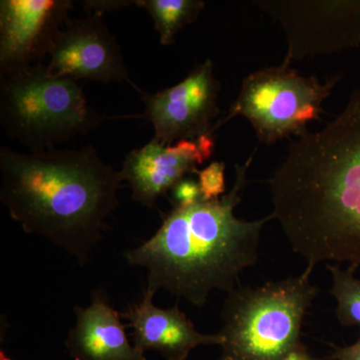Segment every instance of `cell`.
Listing matches in <instances>:
<instances>
[{
	"mask_svg": "<svg viewBox=\"0 0 360 360\" xmlns=\"http://www.w3.org/2000/svg\"><path fill=\"white\" fill-rule=\"evenodd\" d=\"M331 359L335 360H360V340L349 347L333 345Z\"/></svg>",
	"mask_w": 360,
	"mask_h": 360,
	"instance_id": "obj_18",
	"label": "cell"
},
{
	"mask_svg": "<svg viewBox=\"0 0 360 360\" xmlns=\"http://www.w3.org/2000/svg\"><path fill=\"white\" fill-rule=\"evenodd\" d=\"M132 1H85L89 14H98L101 16L103 11H115L118 7L127 6Z\"/></svg>",
	"mask_w": 360,
	"mask_h": 360,
	"instance_id": "obj_19",
	"label": "cell"
},
{
	"mask_svg": "<svg viewBox=\"0 0 360 360\" xmlns=\"http://www.w3.org/2000/svg\"><path fill=\"white\" fill-rule=\"evenodd\" d=\"M172 193L176 205L179 206L193 205L202 198L198 182L186 177L175 184Z\"/></svg>",
	"mask_w": 360,
	"mask_h": 360,
	"instance_id": "obj_17",
	"label": "cell"
},
{
	"mask_svg": "<svg viewBox=\"0 0 360 360\" xmlns=\"http://www.w3.org/2000/svg\"><path fill=\"white\" fill-rule=\"evenodd\" d=\"M72 7L70 0H1V77L32 68L34 61L49 56Z\"/></svg>",
	"mask_w": 360,
	"mask_h": 360,
	"instance_id": "obj_9",
	"label": "cell"
},
{
	"mask_svg": "<svg viewBox=\"0 0 360 360\" xmlns=\"http://www.w3.org/2000/svg\"><path fill=\"white\" fill-rule=\"evenodd\" d=\"M341 77L336 75L321 82L315 77H302L285 61L255 71L245 78L238 98L224 120L215 123L213 132L243 116L262 143L302 136L309 132L307 124L319 120L322 103Z\"/></svg>",
	"mask_w": 360,
	"mask_h": 360,
	"instance_id": "obj_6",
	"label": "cell"
},
{
	"mask_svg": "<svg viewBox=\"0 0 360 360\" xmlns=\"http://www.w3.org/2000/svg\"><path fill=\"white\" fill-rule=\"evenodd\" d=\"M225 165L222 161H213L205 169L198 170V184H200L201 198L205 200H219L224 196L225 188Z\"/></svg>",
	"mask_w": 360,
	"mask_h": 360,
	"instance_id": "obj_16",
	"label": "cell"
},
{
	"mask_svg": "<svg viewBox=\"0 0 360 360\" xmlns=\"http://www.w3.org/2000/svg\"><path fill=\"white\" fill-rule=\"evenodd\" d=\"M153 296L144 290L141 302L122 314L129 322L134 345L139 352L153 350L167 360H186L196 347L221 345L224 338L219 333H200L177 305L170 309L155 307Z\"/></svg>",
	"mask_w": 360,
	"mask_h": 360,
	"instance_id": "obj_12",
	"label": "cell"
},
{
	"mask_svg": "<svg viewBox=\"0 0 360 360\" xmlns=\"http://www.w3.org/2000/svg\"><path fill=\"white\" fill-rule=\"evenodd\" d=\"M0 200L23 231L89 264L120 205L123 176L96 149L18 153L0 148Z\"/></svg>",
	"mask_w": 360,
	"mask_h": 360,
	"instance_id": "obj_2",
	"label": "cell"
},
{
	"mask_svg": "<svg viewBox=\"0 0 360 360\" xmlns=\"http://www.w3.org/2000/svg\"><path fill=\"white\" fill-rule=\"evenodd\" d=\"M278 360H315L310 356L307 352V348L303 347L302 343L291 349L288 354L283 355L281 359Z\"/></svg>",
	"mask_w": 360,
	"mask_h": 360,
	"instance_id": "obj_20",
	"label": "cell"
},
{
	"mask_svg": "<svg viewBox=\"0 0 360 360\" xmlns=\"http://www.w3.org/2000/svg\"><path fill=\"white\" fill-rule=\"evenodd\" d=\"M333 278L330 293L338 302L336 316L343 326L360 328V279L354 270H343L338 264H326Z\"/></svg>",
	"mask_w": 360,
	"mask_h": 360,
	"instance_id": "obj_15",
	"label": "cell"
},
{
	"mask_svg": "<svg viewBox=\"0 0 360 360\" xmlns=\"http://www.w3.org/2000/svg\"><path fill=\"white\" fill-rule=\"evenodd\" d=\"M44 68L56 78L105 84L129 80L117 41L98 14L68 20L52 45Z\"/></svg>",
	"mask_w": 360,
	"mask_h": 360,
	"instance_id": "obj_10",
	"label": "cell"
},
{
	"mask_svg": "<svg viewBox=\"0 0 360 360\" xmlns=\"http://www.w3.org/2000/svg\"><path fill=\"white\" fill-rule=\"evenodd\" d=\"M75 324L65 340L75 360H148L130 343L122 316L108 302L103 290L92 292L87 307H75Z\"/></svg>",
	"mask_w": 360,
	"mask_h": 360,
	"instance_id": "obj_13",
	"label": "cell"
},
{
	"mask_svg": "<svg viewBox=\"0 0 360 360\" xmlns=\"http://www.w3.org/2000/svg\"><path fill=\"white\" fill-rule=\"evenodd\" d=\"M251 161L252 156L236 165L229 193L219 200L175 205L150 238L124 253L127 264L148 271L146 291L165 290L202 307L213 291L238 288L240 274L257 262L265 224L274 219L272 213L252 221L234 214Z\"/></svg>",
	"mask_w": 360,
	"mask_h": 360,
	"instance_id": "obj_3",
	"label": "cell"
},
{
	"mask_svg": "<svg viewBox=\"0 0 360 360\" xmlns=\"http://www.w3.org/2000/svg\"><path fill=\"white\" fill-rule=\"evenodd\" d=\"M312 271L307 267L297 276L229 292L219 360H278L300 345L303 319L319 292Z\"/></svg>",
	"mask_w": 360,
	"mask_h": 360,
	"instance_id": "obj_4",
	"label": "cell"
},
{
	"mask_svg": "<svg viewBox=\"0 0 360 360\" xmlns=\"http://www.w3.org/2000/svg\"><path fill=\"white\" fill-rule=\"evenodd\" d=\"M135 4L150 14L162 45L174 44L175 35L193 22L205 6L200 0H141Z\"/></svg>",
	"mask_w": 360,
	"mask_h": 360,
	"instance_id": "obj_14",
	"label": "cell"
},
{
	"mask_svg": "<svg viewBox=\"0 0 360 360\" xmlns=\"http://www.w3.org/2000/svg\"><path fill=\"white\" fill-rule=\"evenodd\" d=\"M269 184L274 219L307 267H360V89L323 129L291 142Z\"/></svg>",
	"mask_w": 360,
	"mask_h": 360,
	"instance_id": "obj_1",
	"label": "cell"
},
{
	"mask_svg": "<svg viewBox=\"0 0 360 360\" xmlns=\"http://www.w3.org/2000/svg\"><path fill=\"white\" fill-rule=\"evenodd\" d=\"M1 79L2 127L32 153L56 148L101 124L77 80L52 77L40 63Z\"/></svg>",
	"mask_w": 360,
	"mask_h": 360,
	"instance_id": "obj_5",
	"label": "cell"
},
{
	"mask_svg": "<svg viewBox=\"0 0 360 360\" xmlns=\"http://www.w3.org/2000/svg\"><path fill=\"white\" fill-rule=\"evenodd\" d=\"M0 360H11L8 359V356H7L6 352H4V348H1V350H0Z\"/></svg>",
	"mask_w": 360,
	"mask_h": 360,
	"instance_id": "obj_21",
	"label": "cell"
},
{
	"mask_svg": "<svg viewBox=\"0 0 360 360\" xmlns=\"http://www.w3.org/2000/svg\"><path fill=\"white\" fill-rule=\"evenodd\" d=\"M219 82L210 59L200 63L179 84L155 94H142L144 116L155 129V141H193L212 135L219 115Z\"/></svg>",
	"mask_w": 360,
	"mask_h": 360,
	"instance_id": "obj_8",
	"label": "cell"
},
{
	"mask_svg": "<svg viewBox=\"0 0 360 360\" xmlns=\"http://www.w3.org/2000/svg\"><path fill=\"white\" fill-rule=\"evenodd\" d=\"M214 150L212 135L193 141H180L165 146L153 139L146 146L130 151L122 169L123 180L129 184L132 200L146 207L172 191L188 174H198V165L210 160Z\"/></svg>",
	"mask_w": 360,
	"mask_h": 360,
	"instance_id": "obj_11",
	"label": "cell"
},
{
	"mask_svg": "<svg viewBox=\"0 0 360 360\" xmlns=\"http://www.w3.org/2000/svg\"><path fill=\"white\" fill-rule=\"evenodd\" d=\"M253 4L285 33V63L360 45V0H259Z\"/></svg>",
	"mask_w": 360,
	"mask_h": 360,
	"instance_id": "obj_7",
	"label": "cell"
}]
</instances>
